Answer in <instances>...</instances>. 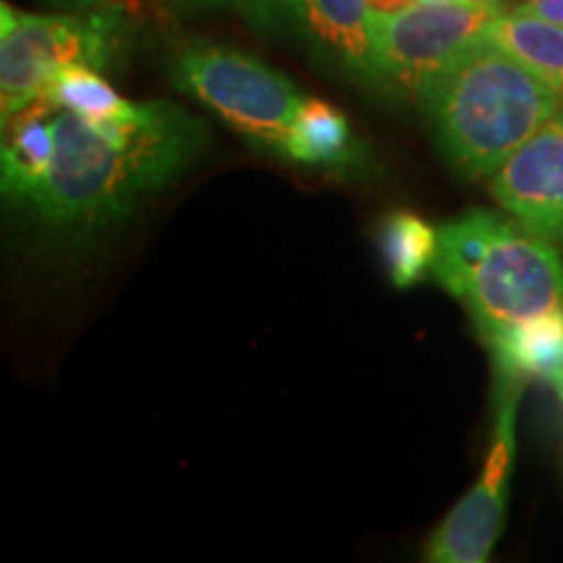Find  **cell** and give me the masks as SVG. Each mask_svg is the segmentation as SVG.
<instances>
[{
  "label": "cell",
  "instance_id": "cell-1",
  "mask_svg": "<svg viewBox=\"0 0 563 563\" xmlns=\"http://www.w3.org/2000/svg\"><path fill=\"white\" fill-rule=\"evenodd\" d=\"M3 196L55 230L121 222L191 165L207 125L173 102L84 118L40 97L3 123Z\"/></svg>",
  "mask_w": 563,
  "mask_h": 563
},
{
  "label": "cell",
  "instance_id": "cell-2",
  "mask_svg": "<svg viewBox=\"0 0 563 563\" xmlns=\"http://www.w3.org/2000/svg\"><path fill=\"white\" fill-rule=\"evenodd\" d=\"M418 104L449 165L477 180L490 178L563 102L485 34L426 84Z\"/></svg>",
  "mask_w": 563,
  "mask_h": 563
},
{
  "label": "cell",
  "instance_id": "cell-3",
  "mask_svg": "<svg viewBox=\"0 0 563 563\" xmlns=\"http://www.w3.org/2000/svg\"><path fill=\"white\" fill-rule=\"evenodd\" d=\"M431 274L467 308L483 340L563 306L559 249L485 209L441 224Z\"/></svg>",
  "mask_w": 563,
  "mask_h": 563
},
{
  "label": "cell",
  "instance_id": "cell-4",
  "mask_svg": "<svg viewBox=\"0 0 563 563\" xmlns=\"http://www.w3.org/2000/svg\"><path fill=\"white\" fill-rule=\"evenodd\" d=\"M129 21L118 5L30 13L0 5V108L3 123L40 100L58 70L110 68L123 53Z\"/></svg>",
  "mask_w": 563,
  "mask_h": 563
},
{
  "label": "cell",
  "instance_id": "cell-5",
  "mask_svg": "<svg viewBox=\"0 0 563 563\" xmlns=\"http://www.w3.org/2000/svg\"><path fill=\"white\" fill-rule=\"evenodd\" d=\"M173 79L241 136L285 154L302 95L279 70L235 47L194 42L175 55Z\"/></svg>",
  "mask_w": 563,
  "mask_h": 563
},
{
  "label": "cell",
  "instance_id": "cell-6",
  "mask_svg": "<svg viewBox=\"0 0 563 563\" xmlns=\"http://www.w3.org/2000/svg\"><path fill=\"white\" fill-rule=\"evenodd\" d=\"M501 11L498 3H415L391 16H373L376 87L418 102L426 84L464 47L485 37Z\"/></svg>",
  "mask_w": 563,
  "mask_h": 563
},
{
  "label": "cell",
  "instance_id": "cell-7",
  "mask_svg": "<svg viewBox=\"0 0 563 563\" xmlns=\"http://www.w3.org/2000/svg\"><path fill=\"white\" fill-rule=\"evenodd\" d=\"M522 382L498 376V412L485 467L426 545L433 563H483L504 532L506 501L514 467V415Z\"/></svg>",
  "mask_w": 563,
  "mask_h": 563
},
{
  "label": "cell",
  "instance_id": "cell-8",
  "mask_svg": "<svg viewBox=\"0 0 563 563\" xmlns=\"http://www.w3.org/2000/svg\"><path fill=\"white\" fill-rule=\"evenodd\" d=\"M258 30L292 34L347 79L376 87V45L368 0H258L245 11Z\"/></svg>",
  "mask_w": 563,
  "mask_h": 563
},
{
  "label": "cell",
  "instance_id": "cell-9",
  "mask_svg": "<svg viewBox=\"0 0 563 563\" xmlns=\"http://www.w3.org/2000/svg\"><path fill=\"white\" fill-rule=\"evenodd\" d=\"M490 191L525 230L563 249V110L490 175Z\"/></svg>",
  "mask_w": 563,
  "mask_h": 563
},
{
  "label": "cell",
  "instance_id": "cell-10",
  "mask_svg": "<svg viewBox=\"0 0 563 563\" xmlns=\"http://www.w3.org/2000/svg\"><path fill=\"white\" fill-rule=\"evenodd\" d=\"M485 342L501 378L525 382L538 376L553 382L563 373V306L511 323Z\"/></svg>",
  "mask_w": 563,
  "mask_h": 563
},
{
  "label": "cell",
  "instance_id": "cell-11",
  "mask_svg": "<svg viewBox=\"0 0 563 563\" xmlns=\"http://www.w3.org/2000/svg\"><path fill=\"white\" fill-rule=\"evenodd\" d=\"M282 159L344 170L352 162H361V146L342 110L316 97H302Z\"/></svg>",
  "mask_w": 563,
  "mask_h": 563
},
{
  "label": "cell",
  "instance_id": "cell-12",
  "mask_svg": "<svg viewBox=\"0 0 563 563\" xmlns=\"http://www.w3.org/2000/svg\"><path fill=\"white\" fill-rule=\"evenodd\" d=\"M488 37L532 74L551 84L563 102V26L534 13L506 9L493 19Z\"/></svg>",
  "mask_w": 563,
  "mask_h": 563
},
{
  "label": "cell",
  "instance_id": "cell-13",
  "mask_svg": "<svg viewBox=\"0 0 563 563\" xmlns=\"http://www.w3.org/2000/svg\"><path fill=\"white\" fill-rule=\"evenodd\" d=\"M435 245H439V230H433L412 211H394L378 230V249L386 272L399 290L418 285L431 272Z\"/></svg>",
  "mask_w": 563,
  "mask_h": 563
},
{
  "label": "cell",
  "instance_id": "cell-14",
  "mask_svg": "<svg viewBox=\"0 0 563 563\" xmlns=\"http://www.w3.org/2000/svg\"><path fill=\"white\" fill-rule=\"evenodd\" d=\"M42 97L84 118H121L133 108V102L123 100L110 81L97 68L68 66L53 76Z\"/></svg>",
  "mask_w": 563,
  "mask_h": 563
},
{
  "label": "cell",
  "instance_id": "cell-15",
  "mask_svg": "<svg viewBox=\"0 0 563 563\" xmlns=\"http://www.w3.org/2000/svg\"><path fill=\"white\" fill-rule=\"evenodd\" d=\"M175 13H207V11H249L258 0H165Z\"/></svg>",
  "mask_w": 563,
  "mask_h": 563
},
{
  "label": "cell",
  "instance_id": "cell-16",
  "mask_svg": "<svg viewBox=\"0 0 563 563\" xmlns=\"http://www.w3.org/2000/svg\"><path fill=\"white\" fill-rule=\"evenodd\" d=\"M511 9L534 13V16L563 26V0H514Z\"/></svg>",
  "mask_w": 563,
  "mask_h": 563
},
{
  "label": "cell",
  "instance_id": "cell-17",
  "mask_svg": "<svg viewBox=\"0 0 563 563\" xmlns=\"http://www.w3.org/2000/svg\"><path fill=\"white\" fill-rule=\"evenodd\" d=\"M420 0H368V9L373 16H391V13L412 9Z\"/></svg>",
  "mask_w": 563,
  "mask_h": 563
},
{
  "label": "cell",
  "instance_id": "cell-18",
  "mask_svg": "<svg viewBox=\"0 0 563 563\" xmlns=\"http://www.w3.org/2000/svg\"><path fill=\"white\" fill-rule=\"evenodd\" d=\"M47 3L60 5L68 11H84V9H97V5H108L112 0H47Z\"/></svg>",
  "mask_w": 563,
  "mask_h": 563
},
{
  "label": "cell",
  "instance_id": "cell-19",
  "mask_svg": "<svg viewBox=\"0 0 563 563\" xmlns=\"http://www.w3.org/2000/svg\"><path fill=\"white\" fill-rule=\"evenodd\" d=\"M551 384L555 386V391H559V397H561V402H563V373H561V376H555Z\"/></svg>",
  "mask_w": 563,
  "mask_h": 563
}]
</instances>
